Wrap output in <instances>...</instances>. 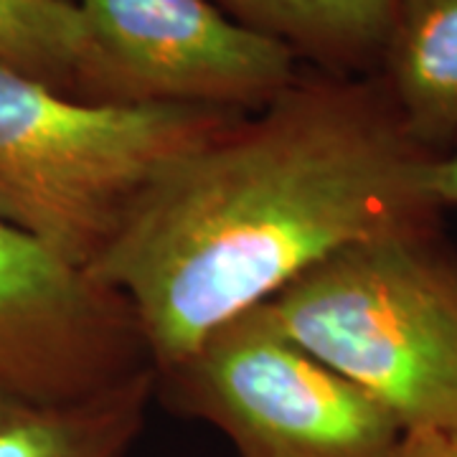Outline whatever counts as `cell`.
I'll use <instances>...</instances> for the list:
<instances>
[{"instance_id":"6da1fadb","label":"cell","mask_w":457,"mask_h":457,"mask_svg":"<svg viewBox=\"0 0 457 457\" xmlns=\"http://www.w3.org/2000/svg\"><path fill=\"white\" fill-rule=\"evenodd\" d=\"M435 153L378 77L303 66L150 180L89 272L128 297L155 374L348 246L442 224Z\"/></svg>"},{"instance_id":"7a4b0ae2","label":"cell","mask_w":457,"mask_h":457,"mask_svg":"<svg viewBox=\"0 0 457 457\" xmlns=\"http://www.w3.org/2000/svg\"><path fill=\"white\" fill-rule=\"evenodd\" d=\"M264 305L404 432L457 435V249L442 224L348 246Z\"/></svg>"},{"instance_id":"3957f363","label":"cell","mask_w":457,"mask_h":457,"mask_svg":"<svg viewBox=\"0 0 457 457\" xmlns=\"http://www.w3.org/2000/svg\"><path fill=\"white\" fill-rule=\"evenodd\" d=\"M245 114L95 104L0 66V219L89 270L161 170Z\"/></svg>"},{"instance_id":"277c9868","label":"cell","mask_w":457,"mask_h":457,"mask_svg":"<svg viewBox=\"0 0 457 457\" xmlns=\"http://www.w3.org/2000/svg\"><path fill=\"white\" fill-rule=\"evenodd\" d=\"M155 396L213 427L237 457H394L404 437L386 409L295 343L267 305L155 374Z\"/></svg>"},{"instance_id":"5b68a950","label":"cell","mask_w":457,"mask_h":457,"mask_svg":"<svg viewBox=\"0 0 457 457\" xmlns=\"http://www.w3.org/2000/svg\"><path fill=\"white\" fill-rule=\"evenodd\" d=\"M145 369L128 297L0 219V392L74 402Z\"/></svg>"},{"instance_id":"8992f818","label":"cell","mask_w":457,"mask_h":457,"mask_svg":"<svg viewBox=\"0 0 457 457\" xmlns=\"http://www.w3.org/2000/svg\"><path fill=\"white\" fill-rule=\"evenodd\" d=\"M107 66L112 104H191L254 114L303 64L213 0H74Z\"/></svg>"},{"instance_id":"52a82bcc","label":"cell","mask_w":457,"mask_h":457,"mask_svg":"<svg viewBox=\"0 0 457 457\" xmlns=\"http://www.w3.org/2000/svg\"><path fill=\"white\" fill-rule=\"evenodd\" d=\"M376 77L414 140L447 153L457 140V0H394Z\"/></svg>"},{"instance_id":"ba28073f","label":"cell","mask_w":457,"mask_h":457,"mask_svg":"<svg viewBox=\"0 0 457 457\" xmlns=\"http://www.w3.org/2000/svg\"><path fill=\"white\" fill-rule=\"evenodd\" d=\"M153 399V369L74 402L0 392V457H130Z\"/></svg>"},{"instance_id":"9c48e42d","label":"cell","mask_w":457,"mask_h":457,"mask_svg":"<svg viewBox=\"0 0 457 457\" xmlns=\"http://www.w3.org/2000/svg\"><path fill=\"white\" fill-rule=\"evenodd\" d=\"M311 66L341 77H374L392 29L394 0H213Z\"/></svg>"},{"instance_id":"30bf717a","label":"cell","mask_w":457,"mask_h":457,"mask_svg":"<svg viewBox=\"0 0 457 457\" xmlns=\"http://www.w3.org/2000/svg\"><path fill=\"white\" fill-rule=\"evenodd\" d=\"M0 66L66 97L112 104L107 66L74 0H0Z\"/></svg>"},{"instance_id":"8fae6325","label":"cell","mask_w":457,"mask_h":457,"mask_svg":"<svg viewBox=\"0 0 457 457\" xmlns=\"http://www.w3.org/2000/svg\"><path fill=\"white\" fill-rule=\"evenodd\" d=\"M429 196L442 212L457 209V140L429 168Z\"/></svg>"},{"instance_id":"7c38bea8","label":"cell","mask_w":457,"mask_h":457,"mask_svg":"<svg viewBox=\"0 0 457 457\" xmlns=\"http://www.w3.org/2000/svg\"><path fill=\"white\" fill-rule=\"evenodd\" d=\"M394 457H457V435L404 432Z\"/></svg>"}]
</instances>
